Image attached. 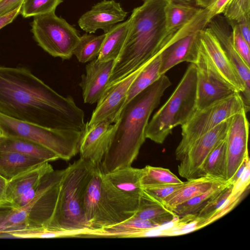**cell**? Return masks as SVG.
I'll return each instance as SVG.
<instances>
[{"label": "cell", "mask_w": 250, "mask_h": 250, "mask_svg": "<svg viewBox=\"0 0 250 250\" xmlns=\"http://www.w3.org/2000/svg\"><path fill=\"white\" fill-rule=\"evenodd\" d=\"M0 113L47 128L82 132L84 111L27 68L0 66Z\"/></svg>", "instance_id": "cell-1"}, {"label": "cell", "mask_w": 250, "mask_h": 250, "mask_svg": "<svg viewBox=\"0 0 250 250\" xmlns=\"http://www.w3.org/2000/svg\"><path fill=\"white\" fill-rule=\"evenodd\" d=\"M168 0H143L141 5L133 9L128 19L126 37L114 61L107 86L137 69L177 40L205 27V18L198 13L176 31L167 32L165 8Z\"/></svg>", "instance_id": "cell-2"}, {"label": "cell", "mask_w": 250, "mask_h": 250, "mask_svg": "<svg viewBox=\"0 0 250 250\" xmlns=\"http://www.w3.org/2000/svg\"><path fill=\"white\" fill-rule=\"evenodd\" d=\"M171 84L164 74L124 106L114 123L112 138L100 165L103 173L131 166L146 139L150 115Z\"/></svg>", "instance_id": "cell-3"}, {"label": "cell", "mask_w": 250, "mask_h": 250, "mask_svg": "<svg viewBox=\"0 0 250 250\" xmlns=\"http://www.w3.org/2000/svg\"><path fill=\"white\" fill-rule=\"evenodd\" d=\"M96 167L80 158L65 168L55 209L46 227L79 232L81 237L90 230L84 217V196Z\"/></svg>", "instance_id": "cell-4"}, {"label": "cell", "mask_w": 250, "mask_h": 250, "mask_svg": "<svg viewBox=\"0 0 250 250\" xmlns=\"http://www.w3.org/2000/svg\"><path fill=\"white\" fill-rule=\"evenodd\" d=\"M196 67L191 63L170 97L148 122L146 138L163 144L173 128L190 118L196 109Z\"/></svg>", "instance_id": "cell-5"}, {"label": "cell", "mask_w": 250, "mask_h": 250, "mask_svg": "<svg viewBox=\"0 0 250 250\" xmlns=\"http://www.w3.org/2000/svg\"><path fill=\"white\" fill-rule=\"evenodd\" d=\"M65 169L52 170L42 179L34 197L15 208L0 225V232L47 227L54 213Z\"/></svg>", "instance_id": "cell-6"}, {"label": "cell", "mask_w": 250, "mask_h": 250, "mask_svg": "<svg viewBox=\"0 0 250 250\" xmlns=\"http://www.w3.org/2000/svg\"><path fill=\"white\" fill-rule=\"evenodd\" d=\"M2 135L22 137L50 149L60 159L69 160L79 152L82 132L56 129L21 121L0 113Z\"/></svg>", "instance_id": "cell-7"}, {"label": "cell", "mask_w": 250, "mask_h": 250, "mask_svg": "<svg viewBox=\"0 0 250 250\" xmlns=\"http://www.w3.org/2000/svg\"><path fill=\"white\" fill-rule=\"evenodd\" d=\"M245 108L249 110L240 93L236 92L203 109H196L181 125L182 139L176 148V160L181 161L196 140Z\"/></svg>", "instance_id": "cell-8"}, {"label": "cell", "mask_w": 250, "mask_h": 250, "mask_svg": "<svg viewBox=\"0 0 250 250\" xmlns=\"http://www.w3.org/2000/svg\"><path fill=\"white\" fill-rule=\"evenodd\" d=\"M31 31L44 50L63 60H69L73 55L80 37L76 29L58 17L55 11L34 17Z\"/></svg>", "instance_id": "cell-9"}, {"label": "cell", "mask_w": 250, "mask_h": 250, "mask_svg": "<svg viewBox=\"0 0 250 250\" xmlns=\"http://www.w3.org/2000/svg\"><path fill=\"white\" fill-rule=\"evenodd\" d=\"M141 196L117 188L103 173L101 197L90 230L109 227L133 217L139 208Z\"/></svg>", "instance_id": "cell-10"}, {"label": "cell", "mask_w": 250, "mask_h": 250, "mask_svg": "<svg viewBox=\"0 0 250 250\" xmlns=\"http://www.w3.org/2000/svg\"><path fill=\"white\" fill-rule=\"evenodd\" d=\"M195 63L197 70L196 109H203L238 92L217 71L203 48L199 39Z\"/></svg>", "instance_id": "cell-11"}, {"label": "cell", "mask_w": 250, "mask_h": 250, "mask_svg": "<svg viewBox=\"0 0 250 250\" xmlns=\"http://www.w3.org/2000/svg\"><path fill=\"white\" fill-rule=\"evenodd\" d=\"M149 61L123 79L106 87L97 102V105L92 112L90 120L86 123L88 126H92L105 121L111 123L116 122L125 104L127 93L131 85Z\"/></svg>", "instance_id": "cell-12"}, {"label": "cell", "mask_w": 250, "mask_h": 250, "mask_svg": "<svg viewBox=\"0 0 250 250\" xmlns=\"http://www.w3.org/2000/svg\"><path fill=\"white\" fill-rule=\"evenodd\" d=\"M230 118L222 122L193 143L180 161L178 171L180 176L187 180L197 177L199 169L207 156L226 138Z\"/></svg>", "instance_id": "cell-13"}, {"label": "cell", "mask_w": 250, "mask_h": 250, "mask_svg": "<svg viewBox=\"0 0 250 250\" xmlns=\"http://www.w3.org/2000/svg\"><path fill=\"white\" fill-rule=\"evenodd\" d=\"M248 111L246 109H243L230 118L226 137L228 181L244 158L248 156L249 123L247 117Z\"/></svg>", "instance_id": "cell-14"}, {"label": "cell", "mask_w": 250, "mask_h": 250, "mask_svg": "<svg viewBox=\"0 0 250 250\" xmlns=\"http://www.w3.org/2000/svg\"><path fill=\"white\" fill-rule=\"evenodd\" d=\"M115 128L114 124L103 121L92 126L86 123L79 142L80 158L95 167H100Z\"/></svg>", "instance_id": "cell-15"}, {"label": "cell", "mask_w": 250, "mask_h": 250, "mask_svg": "<svg viewBox=\"0 0 250 250\" xmlns=\"http://www.w3.org/2000/svg\"><path fill=\"white\" fill-rule=\"evenodd\" d=\"M53 169L45 162L16 176L7 182L4 199L16 208L24 206L34 197L43 176Z\"/></svg>", "instance_id": "cell-16"}, {"label": "cell", "mask_w": 250, "mask_h": 250, "mask_svg": "<svg viewBox=\"0 0 250 250\" xmlns=\"http://www.w3.org/2000/svg\"><path fill=\"white\" fill-rule=\"evenodd\" d=\"M197 35L202 48L219 73L243 94L245 90L244 83L210 29L207 26L199 30Z\"/></svg>", "instance_id": "cell-17"}, {"label": "cell", "mask_w": 250, "mask_h": 250, "mask_svg": "<svg viewBox=\"0 0 250 250\" xmlns=\"http://www.w3.org/2000/svg\"><path fill=\"white\" fill-rule=\"evenodd\" d=\"M208 26L219 42L227 56L243 82L245 90L242 97L246 107L250 109V69L236 50L233 44L231 33L226 19L218 15L208 23Z\"/></svg>", "instance_id": "cell-18"}, {"label": "cell", "mask_w": 250, "mask_h": 250, "mask_svg": "<svg viewBox=\"0 0 250 250\" xmlns=\"http://www.w3.org/2000/svg\"><path fill=\"white\" fill-rule=\"evenodd\" d=\"M127 14L119 3L114 0H103L83 14L78 23L86 33H94L100 29L106 33L116 24L123 21Z\"/></svg>", "instance_id": "cell-19"}, {"label": "cell", "mask_w": 250, "mask_h": 250, "mask_svg": "<svg viewBox=\"0 0 250 250\" xmlns=\"http://www.w3.org/2000/svg\"><path fill=\"white\" fill-rule=\"evenodd\" d=\"M114 61L102 62L97 58L85 66V74L80 83L84 103H97L105 90Z\"/></svg>", "instance_id": "cell-20"}, {"label": "cell", "mask_w": 250, "mask_h": 250, "mask_svg": "<svg viewBox=\"0 0 250 250\" xmlns=\"http://www.w3.org/2000/svg\"><path fill=\"white\" fill-rule=\"evenodd\" d=\"M198 30L177 40L160 53L161 75L165 74L170 69L182 62L195 63L199 50L197 35Z\"/></svg>", "instance_id": "cell-21"}, {"label": "cell", "mask_w": 250, "mask_h": 250, "mask_svg": "<svg viewBox=\"0 0 250 250\" xmlns=\"http://www.w3.org/2000/svg\"><path fill=\"white\" fill-rule=\"evenodd\" d=\"M160 227L151 221L133 216L123 222L109 227L90 230L84 237H142L147 236L151 231Z\"/></svg>", "instance_id": "cell-22"}, {"label": "cell", "mask_w": 250, "mask_h": 250, "mask_svg": "<svg viewBox=\"0 0 250 250\" xmlns=\"http://www.w3.org/2000/svg\"><path fill=\"white\" fill-rule=\"evenodd\" d=\"M0 150L15 151L49 162L60 159L50 149L22 137L0 136Z\"/></svg>", "instance_id": "cell-23"}, {"label": "cell", "mask_w": 250, "mask_h": 250, "mask_svg": "<svg viewBox=\"0 0 250 250\" xmlns=\"http://www.w3.org/2000/svg\"><path fill=\"white\" fill-rule=\"evenodd\" d=\"M224 181L208 177L188 180L166 199L164 204L171 210L176 206L206 192L215 185Z\"/></svg>", "instance_id": "cell-24"}, {"label": "cell", "mask_w": 250, "mask_h": 250, "mask_svg": "<svg viewBox=\"0 0 250 250\" xmlns=\"http://www.w3.org/2000/svg\"><path fill=\"white\" fill-rule=\"evenodd\" d=\"M45 162H47L17 152L0 150V175L8 181L19 174Z\"/></svg>", "instance_id": "cell-25"}, {"label": "cell", "mask_w": 250, "mask_h": 250, "mask_svg": "<svg viewBox=\"0 0 250 250\" xmlns=\"http://www.w3.org/2000/svg\"><path fill=\"white\" fill-rule=\"evenodd\" d=\"M227 164V142L225 138L207 156L199 169L197 178L208 177L221 181H228Z\"/></svg>", "instance_id": "cell-26"}, {"label": "cell", "mask_w": 250, "mask_h": 250, "mask_svg": "<svg viewBox=\"0 0 250 250\" xmlns=\"http://www.w3.org/2000/svg\"><path fill=\"white\" fill-rule=\"evenodd\" d=\"M134 216L151 221L160 226L178 219L163 203L151 197L143 190L139 208Z\"/></svg>", "instance_id": "cell-27"}, {"label": "cell", "mask_w": 250, "mask_h": 250, "mask_svg": "<svg viewBox=\"0 0 250 250\" xmlns=\"http://www.w3.org/2000/svg\"><path fill=\"white\" fill-rule=\"evenodd\" d=\"M142 173L143 168L130 166L103 174L117 188L133 195L141 196L143 191L141 184Z\"/></svg>", "instance_id": "cell-28"}, {"label": "cell", "mask_w": 250, "mask_h": 250, "mask_svg": "<svg viewBox=\"0 0 250 250\" xmlns=\"http://www.w3.org/2000/svg\"><path fill=\"white\" fill-rule=\"evenodd\" d=\"M202 8L168 0L165 8V25L168 33L179 29L192 20Z\"/></svg>", "instance_id": "cell-29"}, {"label": "cell", "mask_w": 250, "mask_h": 250, "mask_svg": "<svg viewBox=\"0 0 250 250\" xmlns=\"http://www.w3.org/2000/svg\"><path fill=\"white\" fill-rule=\"evenodd\" d=\"M129 25L128 19L119 23L106 33L97 59L102 62L115 61L118 57L125 41Z\"/></svg>", "instance_id": "cell-30"}, {"label": "cell", "mask_w": 250, "mask_h": 250, "mask_svg": "<svg viewBox=\"0 0 250 250\" xmlns=\"http://www.w3.org/2000/svg\"><path fill=\"white\" fill-rule=\"evenodd\" d=\"M230 183L227 181L215 185L206 192L176 206L171 211L178 219L196 216L213 197Z\"/></svg>", "instance_id": "cell-31"}, {"label": "cell", "mask_w": 250, "mask_h": 250, "mask_svg": "<svg viewBox=\"0 0 250 250\" xmlns=\"http://www.w3.org/2000/svg\"><path fill=\"white\" fill-rule=\"evenodd\" d=\"M160 54L149 61L134 80L128 91L125 104L162 76L160 73Z\"/></svg>", "instance_id": "cell-32"}, {"label": "cell", "mask_w": 250, "mask_h": 250, "mask_svg": "<svg viewBox=\"0 0 250 250\" xmlns=\"http://www.w3.org/2000/svg\"><path fill=\"white\" fill-rule=\"evenodd\" d=\"M102 174L100 167H97L85 191L84 214L89 229L91 223L95 216L101 197Z\"/></svg>", "instance_id": "cell-33"}, {"label": "cell", "mask_w": 250, "mask_h": 250, "mask_svg": "<svg viewBox=\"0 0 250 250\" xmlns=\"http://www.w3.org/2000/svg\"><path fill=\"white\" fill-rule=\"evenodd\" d=\"M106 33L95 35L86 33L80 37L73 51L78 61L85 63L97 58L101 51Z\"/></svg>", "instance_id": "cell-34"}, {"label": "cell", "mask_w": 250, "mask_h": 250, "mask_svg": "<svg viewBox=\"0 0 250 250\" xmlns=\"http://www.w3.org/2000/svg\"><path fill=\"white\" fill-rule=\"evenodd\" d=\"M142 168L141 184L143 189L160 185L184 182L167 168L148 165Z\"/></svg>", "instance_id": "cell-35"}, {"label": "cell", "mask_w": 250, "mask_h": 250, "mask_svg": "<svg viewBox=\"0 0 250 250\" xmlns=\"http://www.w3.org/2000/svg\"><path fill=\"white\" fill-rule=\"evenodd\" d=\"M12 238H51L81 237L79 232L63 231L48 227L27 228L8 232Z\"/></svg>", "instance_id": "cell-36"}, {"label": "cell", "mask_w": 250, "mask_h": 250, "mask_svg": "<svg viewBox=\"0 0 250 250\" xmlns=\"http://www.w3.org/2000/svg\"><path fill=\"white\" fill-rule=\"evenodd\" d=\"M63 0H23L20 11L24 18H29L55 11Z\"/></svg>", "instance_id": "cell-37"}, {"label": "cell", "mask_w": 250, "mask_h": 250, "mask_svg": "<svg viewBox=\"0 0 250 250\" xmlns=\"http://www.w3.org/2000/svg\"><path fill=\"white\" fill-rule=\"evenodd\" d=\"M227 21L250 20V0H229L222 13Z\"/></svg>", "instance_id": "cell-38"}, {"label": "cell", "mask_w": 250, "mask_h": 250, "mask_svg": "<svg viewBox=\"0 0 250 250\" xmlns=\"http://www.w3.org/2000/svg\"><path fill=\"white\" fill-rule=\"evenodd\" d=\"M231 27V37L234 46L245 62L250 64V45H249L241 35L237 23L232 21L226 20Z\"/></svg>", "instance_id": "cell-39"}, {"label": "cell", "mask_w": 250, "mask_h": 250, "mask_svg": "<svg viewBox=\"0 0 250 250\" xmlns=\"http://www.w3.org/2000/svg\"><path fill=\"white\" fill-rule=\"evenodd\" d=\"M184 182L181 184L160 185L143 189V190L151 197L164 204L166 199L178 189Z\"/></svg>", "instance_id": "cell-40"}, {"label": "cell", "mask_w": 250, "mask_h": 250, "mask_svg": "<svg viewBox=\"0 0 250 250\" xmlns=\"http://www.w3.org/2000/svg\"><path fill=\"white\" fill-rule=\"evenodd\" d=\"M229 0H213L212 2L206 8L210 20L218 15L222 14L224 8Z\"/></svg>", "instance_id": "cell-41"}, {"label": "cell", "mask_w": 250, "mask_h": 250, "mask_svg": "<svg viewBox=\"0 0 250 250\" xmlns=\"http://www.w3.org/2000/svg\"><path fill=\"white\" fill-rule=\"evenodd\" d=\"M249 165L250 159L248 155L244 158L233 176L229 180V181L235 186L241 179Z\"/></svg>", "instance_id": "cell-42"}, {"label": "cell", "mask_w": 250, "mask_h": 250, "mask_svg": "<svg viewBox=\"0 0 250 250\" xmlns=\"http://www.w3.org/2000/svg\"><path fill=\"white\" fill-rule=\"evenodd\" d=\"M23 1V0H1L0 1V17L11 11Z\"/></svg>", "instance_id": "cell-43"}, {"label": "cell", "mask_w": 250, "mask_h": 250, "mask_svg": "<svg viewBox=\"0 0 250 250\" xmlns=\"http://www.w3.org/2000/svg\"><path fill=\"white\" fill-rule=\"evenodd\" d=\"M15 208V207L12 203L5 199L0 201V225L5 220Z\"/></svg>", "instance_id": "cell-44"}, {"label": "cell", "mask_w": 250, "mask_h": 250, "mask_svg": "<svg viewBox=\"0 0 250 250\" xmlns=\"http://www.w3.org/2000/svg\"><path fill=\"white\" fill-rule=\"evenodd\" d=\"M22 3L11 11L0 17V29L12 22L15 18L19 14Z\"/></svg>", "instance_id": "cell-45"}, {"label": "cell", "mask_w": 250, "mask_h": 250, "mask_svg": "<svg viewBox=\"0 0 250 250\" xmlns=\"http://www.w3.org/2000/svg\"><path fill=\"white\" fill-rule=\"evenodd\" d=\"M236 23L241 35L250 45V20H245Z\"/></svg>", "instance_id": "cell-46"}, {"label": "cell", "mask_w": 250, "mask_h": 250, "mask_svg": "<svg viewBox=\"0 0 250 250\" xmlns=\"http://www.w3.org/2000/svg\"><path fill=\"white\" fill-rule=\"evenodd\" d=\"M7 181L0 175V201L4 199V195Z\"/></svg>", "instance_id": "cell-47"}, {"label": "cell", "mask_w": 250, "mask_h": 250, "mask_svg": "<svg viewBox=\"0 0 250 250\" xmlns=\"http://www.w3.org/2000/svg\"><path fill=\"white\" fill-rule=\"evenodd\" d=\"M196 4L200 8H207L213 1V0H194Z\"/></svg>", "instance_id": "cell-48"}, {"label": "cell", "mask_w": 250, "mask_h": 250, "mask_svg": "<svg viewBox=\"0 0 250 250\" xmlns=\"http://www.w3.org/2000/svg\"><path fill=\"white\" fill-rule=\"evenodd\" d=\"M173 0V1H175L181 2L189 3L192 0Z\"/></svg>", "instance_id": "cell-49"}, {"label": "cell", "mask_w": 250, "mask_h": 250, "mask_svg": "<svg viewBox=\"0 0 250 250\" xmlns=\"http://www.w3.org/2000/svg\"><path fill=\"white\" fill-rule=\"evenodd\" d=\"M1 135H2V133H1V129L0 128V136H1Z\"/></svg>", "instance_id": "cell-50"}, {"label": "cell", "mask_w": 250, "mask_h": 250, "mask_svg": "<svg viewBox=\"0 0 250 250\" xmlns=\"http://www.w3.org/2000/svg\"><path fill=\"white\" fill-rule=\"evenodd\" d=\"M1 0H0V1H1Z\"/></svg>", "instance_id": "cell-51"}]
</instances>
